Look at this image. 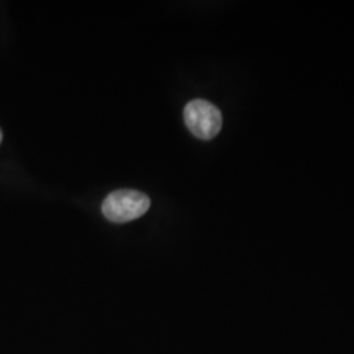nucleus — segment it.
I'll return each mask as SVG.
<instances>
[{
    "label": "nucleus",
    "mask_w": 354,
    "mask_h": 354,
    "mask_svg": "<svg viewBox=\"0 0 354 354\" xmlns=\"http://www.w3.org/2000/svg\"><path fill=\"white\" fill-rule=\"evenodd\" d=\"M151 201L145 193L133 189L112 192L102 203V214L113 223H127L138 219L150 209Z\"/></svg>",
    "instance_id": "nucleus-1"
},
{
    "label": "nucleus",
    "mask_w": 354,
    "mask_h": 354,
    "mask_svg": "<svg viewBox=\"0 0 354 354\" xmlns=\"http://www.w3.org/2000/svg\"><path fill=\"white\" fill-rule=\"evenodd\" d=\"M184 120L190 133L198 140H210L222 129V114L214 104L203 99L192 100L184 109Z\"/></svg>",
    "instance_id": "nucleus-2"
},
{
    "label": "nucleus",
    "mask_w": 354,
    "mask_h": 354,
    "mask_svg": "<svg viewBox=\"0 0 354 354\" xmlns=\"http://www.w3.org/2000/svg\"><path fill=\"white\" fill-rule=\"evenodd\" d=\"M3 140V133H1V130H0V142Z\"/></svg>",
    "instance_id": "nucleus-3"
}]
</instances>
